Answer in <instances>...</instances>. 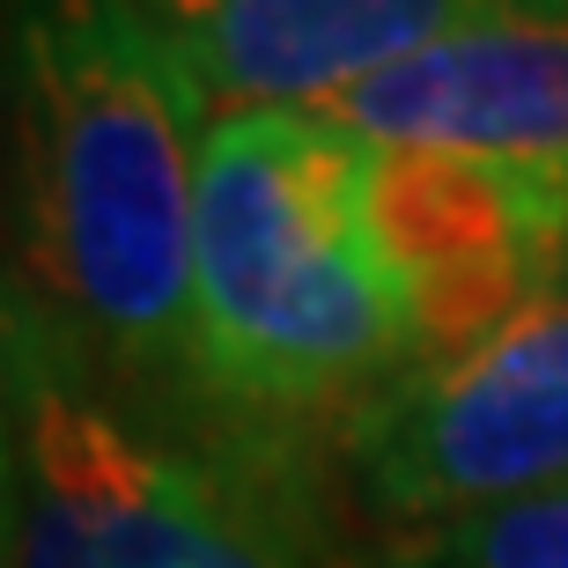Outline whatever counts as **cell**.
<instances>
[{
  "instance_id": "6da1fadb",
  "label": "cell",
  "mask_w": 568,
  "mask_h": 568,
  "mask_svg": "<svg viewBox=\"0 0 568 568\" xmlns=\"http://www.w3.org/2000/svg\"><path fill=\"white\" fill-rule=\"evenodd\" d=\"M214 119L141 0H0L8 258L111 377L178 414Z\"/></svg>"
},
{
  "instance_id": "7a4b0ae2",
  "label": "cell",
  "mask_w": 568,
  "mask_h": 568,
  "mask_svg": "<svg viewBox=\"0 0 568 568\" xmlns=\"http://www.w3.org/2000/svg\"><path fill=\"white\" fill-rule=\"evenodd\" d=\"M406 362V303L369 236V141L325 111H222L192 200V414L288 458V436H333Z\"/></svg>"
},
{
  "instance_id": "3957f363",
  "label": "cell",
  "mask_w": 568,
  "mask_h": 568,
  "mask_svg": "<svg viewBox=\"0 0 568 568\" xmlns=\"http://www.w3.org/2000/svg\"><path fill=\"white\" fill-rule=\"evenodd\" d=\"M8 568H339L281 450L141 399L0 252Z\"/></svg>"
},
{
  "instance_id": "277c9868",
  "label": "cell",
  "mask_w": 568,
  "mask_h": 568,
  "mask_svg": "<svg viewBox=\"0 0 568 568\" xmlns=\"http://www.w3.org/2000/svg\"><path fill=\"white\" fill-rule=\"evenodd\" d=\"M333 458L384 539L568 487V274L487 339L399 369L333 428Z\"/></svg>"
},
{
  "instance_id": "5b68a950",
  "label": "cell",
  "mask_w": 568,
  "mask_h": 568,
  "mask_svg": "<svg viewBox=\"0 0 568 568\" xmlns=\"http://www.w3.org/2000/svg\"><path fill=\"white\" fill-rule=\"evenodd\" d=\"M369 236L406 303L414 362H436L568 274V185L480 155L369 148Z\"/></svg>"
},
{
  "instance_id": "8992f818",
  "label": "cell",
  "mask_w": 568,
  "mask_h": 568,
  "mask_svg": "<svg viewBox=\"0 0 568 568\" xmlns=\"http://www.w3.org/2000/svg\"><path fill=\"white\" fill-rule=\"evenodd\" d=\"M325 119L369 148H428L568 185V0H517L339 89Z\"/></svg>"
},
{
  "instance_id": "52a82bcc",
  "label": "cell",
  "mask_w": 568,
  "mask_h": 568,
  "mask_svg": "<svg viewBox=\"0 0 568 568\" xmlns=\"http://www.w3.org/2000/svg\"><path fill=\"white\" fill-rule=\"evenodd\" d=\"M214 111H325L339 89L517 0H141Z\"/></svg>"
},
{
  "instance_id": "ba28073f",
  "label": "cell",
  "mask_w": 568,
  "mask_h": 568,
  "mask_svg": "<svg viewBox=\"0 0 568 568\" xmlns=\"http://www.w3.org/2000/svg\"><path fill=\"white\" fill-rule=\"evenodd\" d=\"M362 568H568V487L480 509L436 531L377 539Z\"/></svg>"
},
{
  "instance_id": "9c48e42d",
  "label": "cell",
  "mask_w": 568,
  "mask_h": 568,
  "mask_svg": "<svg viewBox=\"0 0 568 568\" xmlns=\"http://www.w3.org/2000/svg\"><path fill=\"white\" fill-rule=\"evenodd\" d=\"M16 547V480H8V428H0V568Z\"/></svg>"
}]
</instances>
